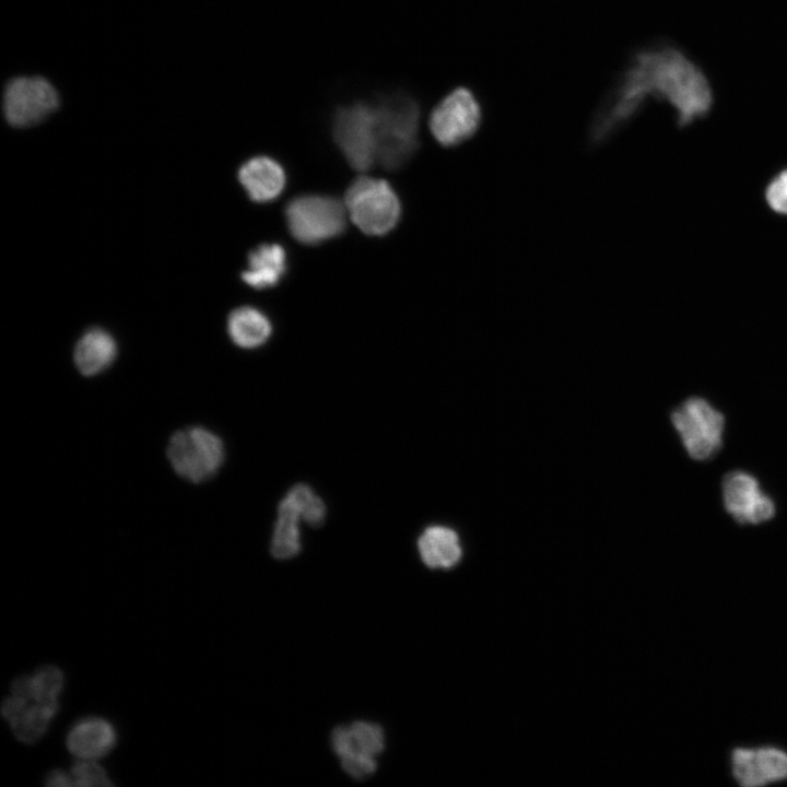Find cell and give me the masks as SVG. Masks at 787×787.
<instances>
[{"mask_svg": "<svg viewBox=\"0 0 787 787\" xmlns=\"http://www.w3.org/2000/svg\"><path fill=\"white\" fill-rule=\"evenodd\" d=\"M227 332L237 346L255 349L268 341L272 326L269 318L259 309L242 306L230 314Z\"/></svg>", "mask_w": 787, "mask_h": 787, "instance_id": "d6986e66", "label": "cell"}, {"mask_svg": "<svg viewBox=\"0 0 787 787\" xmlns=\"http://www.w3.org/2000/svg\"><path fill=\"white\" fill-rule=\"evenodd\" d=\"M422 561L432 568L453 567L461 557L457 533L445 526H430L419 538Z\"/></svg>", "mask_w": 787, "mask_h": 787, "instance_id": "ac0fdd59", "label": "cell"}, {"mask_svg": "<svg viewBox=\"0 0 787 787\" xmlns=\"http://www.w3.org/2000/svg\"><path fill=\"white\" fill-rule=\"evenodd\" d=\"M723 495L727 510L741 524H760L768 520L775 506L749 473L733 471L726 475Z\"/></svg>", "mask_w": 787, "mask_h": 787, "instance_id": "7c38bea8", "label": "cell"}, {"mask_svg": "<svg viewBox=\"0 0 787 787\" xmlns=\"http://www.w3.org/2000/svg\"><path fill=\"white\" fill-rule=\"evenodd\" d=\"M344 205L353 223L372 236L390 232L401 214L400 201L391 186L386 180L366 176L350 185Z\"/></svg>", "mask_w": 787, "mask_h": 787, "instance_id": "277c9868", "label": "cell"}, {"mask_svg": "<svg viewBox=\"0 0 787 787\" xmlns=\"http://www.w3.org/2000/svg\"><path fill=\"white\" fill-rule=\"evenodd\" d=\"M730 764L733 777L744 787L787 779V752L777 747L736 748Z\"/></svg>", "mask_w": 787, "mask_h": 787, "instance_id": "8fae6325", "label": "cell"}, {"mask_svg": "<svg viewBox=\"0 0 787 787\" xmlns=\"http://www.w3.org/2000/svg\"><path fill=\"white\" fill-rule=\"evenodd\" d=\"M71 773L74 786L96 787L113 785L104 768L93 760L82 759L81 761H78L73 765Z\"/></svg>", "mask_w": 787, "mask_h": 787, "instance_id": "7402d4cb", "label": "cell"}, {"mask_svg": "<svg viewBox=\"0 0 787 787\" xmlns=\"http://www.w3.org/2000/svg\"><path fill=\"white\" fill-rule=\"evenodd\" d=\"M59 709L58 700L50 702L30 701L12 717L9 725L15 737L24 743L36 742L47 730L48 725Z\"/></svg>", "mask_w": 787, "mask_h": 787, "instance_id": "ffe728a7", "label": "cell"}, {"mask_svg": "<svg viewBox=\"0 0 787 787\" xmlns=\"http://www.w3.org/2000/svg\"><path fill=\"white\" fill-rule=\"evenodd\" d=\"M770 207L782 214H787V169L779 173L766 189Z\"/></svg>", "mask_w": 787, "mask_h": 787, "instance_id": "603a6c76", "label": "cell"}, {"mask_svg": "<svg viewBox=\"0 0 787 787\" xmlns=\"http://www.w3.org/2000/svg\"><path fill=\"white\" fill-rule=\"evenodd\" d=\"M332 137L352 168H372L378 149L375 102L356 101L338 107L332 117Z\"/></svg>", "mask_w": 787, "mask_h": 787, "instance_id": "3957f363", "label": "cell"}, {"mask_svg": "<svg viewBox=\"0 0 787 787\" xmlns=\"http://www.w3.org/2000/svg\"><path fill=\"white\" fill-rule=\"evenodd\" d=\"M117 355V344L113 336L101 328H92L78 340L73 360L78 371L84 376H95L109 367Z\"/></svg>", "mask_w": 787, "mask_h": 787, "instance_id": "2e32d148", "label": "cell"}, {"mask_svg": "<svg viewBox=\"0 0 787 787\" xmlns=\"http://www.w3.org/2000/svg\"><path fill=\"white\" fill-rule=\"evenodd\" d=\"M46 785L50 787H69L74 786V780L66 772L54 770L47 775Z\"/></svg>", "mask_w": 787, "mask_h": 787, "instance_id": "cb8c5ba5", "label": "cell"}, {"mask_svg": "<svg viewBox=\"0 0 787 787\" xmlns=\"http://www.w3.org/2000/svg\"><path fill=\"white\" fill-rule=\"evenodd\" d=\"M301 502L291 488L278 507V518L271 540V553L279 560L295 556L301 551L299 520H304Z\"/></svg>", "mask_w": 787, "mask_h": 787, "instance_id": "9a60e30c", "label": "cell"}, {"mask_svg": "<svg viewBox=\"0 0 787 787\" xmlns=\"http://www.w3.org/2000/svg\"><path fill=\"white\" fill-rule=\"evenodd\" d=\"M67 747L80 759L94 760L108 753L116 743L114 727L99 717L79 720L68 732Z\"/></svg>", "mask_w": 787, "mask_h": 787, "instance_id": "5bb4252c", "label": "cell"}, {"mask_svg": "<svg viewBox=\"0 0 787 787\" xmlns=\"http://www.w3.org/2000/svg\"><path fill=\"white\" fill-rule=\"evenodd\" d=\"M374 102L377 114V164L388 171L399 169L419 149L420 105L404 92L384 95Z\"/></svg>", "mask_w": 787, "mask_h": 787, "instance_id": "7a4b0ae2", "label": "cell"}, {"mask_svg": "<svg viewBox=\"0 0 787 787\" xmlns=\"http://www.w3.org/2000/svg\"><path fill=\"white\" fill-rule=\"evenodd\" d=\"M672 422L692 458L707 459L719 448L724 418L707 401L701 398L684 401L673 412Z\"/></svg>", "mask_w": 787, "mask_h": 787, "instance_id": "ba28073f", "label": "cell"}, {"mask_svg": "<svg viewBox=\"0 0 787 787\" xmlns=\"http://www.w3.org/2000/svg\"><path fill=\"white\" fill-rule=\"evenodd\" d=\"M224 455L222 439L201 426L177 431L167 446V458L175 472L192 483L212 478L222 466Z\"/></svg>", "mask_w": 787, "mask_h": 787, "instance_id": "5b68a950", "label": "cell"}, {"mask_svg": "<svg viewBox=\"0 0 787 787\" xmlns=\"http://www.w3.org/2000/svg\"><path fill=\"white\" fill-rule=\"evenodd\" d=\"M63 686V674L55 666H44L30 677V695L34 702L57 701Z\"/></svg>", "mask_w": 787, "mask_h": 787, "instance_id": "44dd1931", "label": "cell"}, {"mask_svg": "<svg viewBox=\"0 0 787 787\" xmlns=\"http://www.w3.org/2000/svg\"><path fill=\"white\" fill-rule=\"evenodd\" d=\"M59 105L52 84L39 77L10 80L3 93V113L9 124L28 127L43 121Z\"/></svg>", "mask_w": 787, "mask_h": 787, "instance_id": "30bf717a", "label": "cell"}, {"mask_svg": "<svg viewBox=\"0 0 787 787\" xmlns=\"http://www.w3.org/2000/svg\"><path fill=\"white\" fill-rule=\"evenodd\" d=\"M483 121L482 105L472 90L458 86L433 108L430 130L444 148H454L470 140Z\"/></svg>", "mask_w": 787, "mask_h": 787, "instance_id": "52a82bcc", "label": "cell"}, {"mask_svg": "<svg viewBox=\"0 0 787 787\" xmlns=\"http://www.w3.org/2000/svg\"><path fill=\"white\" fill-rule=\"evenodd\" d=\"M331 743L343 770L355 779H364L376 771L375 757L385 748V735L378 725L356 721L337 727Z\"/></svg>", "mask_w": 787, "mask_h": 787, "instance_id": "9c48e42d", "label": "cell"}, {"mask_svg": "<svg viewBox=\"0 0 787 787\" xmlns=\"http://www.w3.org/2000/svg\"><path fill=\"white\" fill-rule=\"evenodd\" d=\"M649 97L668 103L680 127L706 116L714 105L713 87L703 69L666 43L636 50L604 95L613 114L627 121Z\"/></svg>", "mask_w": 787, "mask_h": 787, "instance_id": "6da1fadb", "label": "cell"}, {"mask_svg": "<svg viewBox=\"0 0 787 787\" xmlns=\"http://www.w3.org/2000/svg\"><path fill=\"white\" fill-rule=\"evenodd\" d=\"M238 179L249 198L256 202L275 199L285 186L282 166L268 156H256L245 162L238 171Z\"/></svg>", "mask_w": 787, "mask_h": 787, "instance_id": "4fadbf2b", "label": "cell"}, {"mask_svg": "<svg viewBox=\"0 0 787 787\" xmlns=\"http://www.w3.org/2000/svg\"><path fill=\"white\" fill-rule=\"evenodd\" d=\"M286 270L284 248L279 244H262L249 254L242 280L257 290L270 289L279 284Z\"/></svg>", "mask_w": 787, "mask_h": 787, "instance_id": "e0dca14e", "label": "cell"}, {"mask_svg": "<svg viewBox=\"0 0 787 787\" xmlns=\"http://www.w3.org/2000/svg\"><path fill=\"white\" fill-rule=\"evenodd\" d=\"M345 210V205L336 198L307 195L289 202L285 220L291 235L297 242L317 245L344 231Z\"/></svg>", "mask_w": 787, "mask_h": 787, "instance_id": "8992f818", "label": "cell"}]
</instances>
